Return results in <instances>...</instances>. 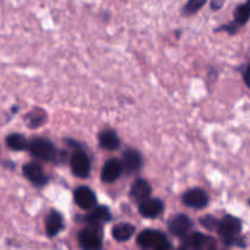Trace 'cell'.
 <instances>
[{
  "label": "cell",
  "instance_id": "obj_1",
  "mask_svg": "<svg viewBox=\"0 0 250 250\" xmlns=\"http://www.w3.org/2000/svg\"><path fill=\"white\" fill-rule=\"evenodd\" d=\"M243 224L238 217L233 215H225L219 220L216 232L219 233L222 243L226 247H246L244 238L241 236Z\"/></svg>",
  "mask_w": 250,
  "mask_h": 250
},
{
  "label": "cell",
  "instance_id": "obj_2",
  "mask_svg": "<svg viewBox=\"0 0 250 250\" xmlns=\"http://www.w3.org/2000/svg\"><path fill=\"white\" fill-rule=\"evenodd\" d=\"M27 150L33 158L41 161H63L65 153L59 151L49 139L37 137L28 141Z\"/></svg>",
  "mask_w": 250,
  "mask_h": 250
},
{
  "label": "cell",
  "instance_id": "obj_3",
  "mask_svg": "<svg viewBox=\"0 0 250 250\" xmlns=\"http://www.w3.org/2000/svg\"><path fill=\"white\" fill-rule=\"evenodd\" d=\"M137 244L142 249L165 250L172 248V244L168 242L167 237L158 229H146L137 237Z\"/></svg>",
  "mask_w": 250,
  "mask_h": 250
},
{
  "label": "cell",
  "instance_id": "obj_4",
  "mask_svg": "<svg viewBox=\"0 0 250 250\" xmlns=\"http://www.w3.org/2000/svg\"><path fill=\"white\" fill-rule=\"evenodd\" d=\"M103 227L99 225H88L78 233V243L82 249L97 250L103 247Z\"/></svg>",
  "mask_w": 250,
  "mask_h": 250
},
{
  "label": "cell",
  "instance_id": "obj_5",
  "mask_svg": "<svg viewBox=\"0 0 250 250\" xmlns=\"http://www.w3.org/2000/svg\"><path fill=\"white\" fill-rule=\"evenodd\" d=\"M217 247L216 239L214 237H210L208 234L194 233L183 237V242L181 244V248L186 250H215Z\"/></svg>",
  "mask_w": 250,
  "mask_h": 250
},
{
  "label": "cell",
  "instance_id": "obj_6",
  "mask_svg": "<svg viewBox=\"0 0 250 250\" xmlns=\"http://www.w3.org/2000/svg\"><path fill=\"white\" fill-rule=\"evenodd\" d=\"M71 170L72 173L78 178H87L90 173V160L89 156L82 150V149H77L75 153L72 154L70 160Z\"/></svg>",
  "mask_w": 250,
  "mask_h": 250
},
{
  "label": "cell",
  "instance_id": "obj_7",
  "mask_svg": "<svg viewBox=\"0 0 250 250\" xmlns=\"http://www.w3.org/2000/svg\"><path fill=\"white\" fill-rule=\"evenodd\" d=\"M22 172L23 176L36 187H43L48 183L49 178L48 176L44 173L43 167L37 161H32V163L24 164L22 167Z\"/></svg>",
  "mask_w": 250,
  "mask_h": 250
},
{
  "label": "cell",
  "instance_id": "obj_8",
  "mask_svg": "<svg viewBox=\"0 0 250 250\" xmlns=\"http://www.w3.org/2000/svg\"><path fill=\"white\" fill-rule=\"evenodd\" d=\"M182 202L186 207L192 209H205L209 204V195L202 188H192L183 194Z\"/></svg>",
  "mask_w": 250,
  "mask_h": 250
},
{
  "label": "cell",
  "instance_id": "obj_9",
  "mask_svg": "<svg viewBox=\"0 0 250 250\" xmlns=\"http://www.w3.org/2000/svg\"><path fill=\"white\" fill-rule=\"evenodd\" d=\"M168 231L176 237H181L183 238L189 233L190 229H193V221L190 220L189 216L185 214H177L170 219L167 224Z\"/></svg>",
  "mask_w": 250,
  "mask_h": 250
},
{
  "label": "cell",
  "instance_id": "obj_10",
  "mask_svg": "<svg viewBox=\"0 0 250 250\" xmlns=\"http://www.w3.org/2000/svg\"><path fill=\"white\" fill-rule=\"evenodd\" d=\"M73 200L82 210H92L97 205V195L87 186L77 187L73 192Z\"/></svg>",
  "mask_w": 250,
  "mask_h": 250
},
{
  "label": "cell",
  "instance_id": "obj_11",
  "mask_svg": "<svg viewBox=\"0 0 250 250\" xmlns=\"http://www.w3.org/2000/svg\"><path fill=\"white\" fill-rule=\"evenodd\" d=\"M122 167L127 175H133L143 167V156L136 149H127L122 154Z\"/></svg>",
  "mask_w": 250,
  "mask_h": 250
},
{
  "label": "cell",
  "instance_id": "obj_12",
  "mask_svg": "<svg viewBox=\"0 0 250 250\" xmlns=\"http://www.w3.org/2000/svg\"><path fill=\"white\" fill-rule=\"evenodd\" d=\"M139 214L146 219H156L160 216L164 211V202L158 198H146L143 202L138 203Z\"/></svg>",
  "mask_w": 250,
  "mask_h": 250
},
{
  "label": "cell",
  "instance_id": "obj_13",
  "mask_svg": "<svg viewBox=\"0 0 250 250\" xmlns=\"http://www.w3.org/2000/svg\"><path fill=\"white\" fill-rule=\"evenodd\" d=\"M122 172H124V167H122L121 160L115 158L109 159L103 166L102 172H100V180L104 183H112L119 180Z\"/></svg>",
  "mask_w": 250,
  "mask_h": 250
},
{
  "label": "cell",
  "instance_id": "obj_14",
  "mask_svg": "<svg viewBox=\"0 0 250 250\" xmlns=\"http://www.w3.org/2000/svg\"><path fill=\"white\" fill-rule=\"evenodd\" d=\"M111 219L112 216L109 208L104 207V205H99V207L95 205L92 209V211L83 217V221L87 222L88 225H99V226H103V224L111 221Z\"/></svg>",
  "mask_w": 250,
  "mask_h": 250
},
{
  "label": "cell",
  "instance_id": "obj_15",
  "mask_svg": "<svg viewBox=\"0 0 250 250\" xmlns=\"http://www.w3.org/2000/svg\"><path fill=\"white\" fill-rule=\"evenodd\" d=\"M63 229V217L56 210H51L49 215L45 219V232L46 236L53 238V237L58 236Z\"/></svg>",
  "mask_w": 250,
  "mask_h": 250
},
{
  "label": "cell",
  "instance_id": "obj_16",
  "mask_svg": "<svg viewBox=\"0 0 250 250\" xmlns=\"http://www.w3.org/2000/svg\"><path fill=\"white\" fill-rule=\"evenodd\" d=\"M151 186L149 185L148 181L143 180V178H138L136 182L132 185L131 190H129V197L137 203L143 202L144 199L149 198L151 195Z\"/></svg>",
  "mask_w": 250,
  "mask_h": 250
},
{
  "label": "cell",
  "instance_id": "obj_17",
  "mask_svg": "<svg viewBox=\"0 0 250 250\" xmlns=\"http://www.w3.org/2000/svg\"><path fill=\"white\" fill-rule=\"evenodd\" d=\"M98 142L105 150H117L121 146V141L114 129H103L98 134Z\"/></svg>",
  "mask_w": 250,
  "mask_h": 250
},
{
  "label": "cell",
  "instance_id": "obj_18",
  "mask_svg": "<svg viewBox=\"0 0 250 250\" xmlns=\"http://www.w3.org/2000/svg\"><path fill=\"white\" fill-rule=\"evenodd\" d=\"M250 20V0H246L242 4L237 5L236 9L233 11V21H231V23L236 27L237 29H239L241 27H243L244 24H247Z\"/></svg>",
  "mask_w": 250,
  "mask_h": 250
},
{
  "label": "cell",
  "instance_id": "obj_19",
  "mask_svg": "<svg viewBox=\"0 0 250 250\" xmlns=\"http://www.w3.org/2000/svg\"><path fill=\"white\" fill-rule=\"evenodd\" d=\"M134 232H136V227L133 225L122 222V224H117L116 226H114V229H112V237L119 243H124V242H127L133 237Z\"/></svg>",
  "mask_w": 250,
  "mask_h": 250
},
{
  "label": "cell",
  "instance_id": "obj_20",
  "mask_svg": "<svg viewBox=\"0 0 250 250\" xmlns=\"http://www.w3.org/2000/svg\"><path fill=\"white\" fill-rule=\"evenodd\" d=\"M46 119H48V115H46V112L44 111L43 109H41V107H34L32 111H29L28 114L24 116L26 125L32 129L43 126L46 122Z\"/></svg>",
  "mask_w": 250,
  "mask_h": 250
},
{
  "label": "cell",
  "instance_id": "obj_21",
  "mask_svg": "<svg viewBox=\"0 0 250 250\" xmlns=\"http://www.w3.org/2000/svg\"><path fill=\"white\" fill-rule=\"evenodd\" d=\"M6 146H9L11 150L22 151V150H26L27 149L28 141H27L26 137H23L22 134L12 133V134H10V136H7Z\"/></svg>",
  "mask_w": 250,
  "mask_h": 250
},
{
  "label": "cell",
  "instance_id": "obj_22",
  "mask_svg": "<svg viewBox=\"0 0 250 250\" xmlns=\"http://www.w3.org/2000/svg\"><path fill=\"white\" fill-rule=\"evenodd\" d=\"M208 0H188L186 5L182 9V15L185 16H192V15L197 14L205 4Z\"/></svg>",
  "mask_w": 250,
  "mask_h": 250
},
{
  "label": "cell",
  "instance_id": "obj_23",
  "mask_svg": "<svg viewBox=\"0 0 250 250\" xmlns=\"http://www.w3.org/2000/svg\"><path fill=\"white\" fill-rule=\"evenodd\" d=\"M199 222L208 231H216L217 225H219V220L212 215H205V216L200 217Z\"/></svg>",
  "mask_w": 250,
  "mask_h": 250
},
{
  "label": "cell",
  "instance_id": "obj_24",
  "mask_svg": "<svg viewBox=\"0 0 250 250\" xmlns=\"http://www.w3.org/2000/svg\"><path fill=\"white\" fill-rule=\"evenodd\" d=\"M243 82L250 89V62L246 66V68L243 71Z\"/></svg>",
  "mask_w": 250,
  "mask_h": 250
},
{
  "label": "cell",
  "instance_id": "obj_25",
  "mask_svg": "<svg viewBox=\"0 0 250 250\" xmlns=\"http://www.w3.org/2000/svg\"><path fill=\"white\" fill-rule=\"evenodd\" d=\"M225 1H226V0H211V4H210L211 5V9L215 10V11H216V10H220L224 6Z\"/></svg>",
  "mask_w": 250,
  "mask_h": 250
},
{
  "label": "cell",
  "instance_id": "obj_26",
  "mask_svg": "<svg viewBox=\"0 0 250 250\" xmlns=\"http://www.w3.org/2000/svg\"><path fill=\"white\" fill-rule=\"evenodd\" d=\"M248 204H249V205H250V199H249V200H248Z\"/></svg>",
  "mask_w": 250,
  "mask_h": 250
}]
</instances>
